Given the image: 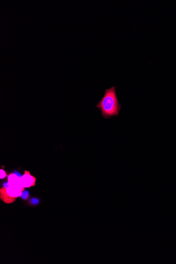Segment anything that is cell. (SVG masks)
Returning a JSON list of instances; mask_svg holds the SVG:
<instances>
[{
	"mask_svg": "<svg viewBox=\"0 0 176 264\" xmlns=\"http://www.w3.org/2000/svg\"><path fill=\"white\" fill-rule=\"evenodd\" d=\"M96 107L101 110L103 116L106 119L119 115L121 106L118 101L115 86L106 90L102 100L98 102Z\"/></svg>",
	"mask_w": 176,
	"mask_h": 264,
	"instance_id": "1",
	"label": "cell"
},
{
	"mask_svg": "<svg viewBox=\"0 0 176 264\" xmlns=\"http://www.w3.org/2000/svg\"><path fill=\"white\" fill-rule=\"evenodd\" d=\"M36 183V178L31 175L29 171L25 170L24 175L20 178V185L25 189L35 186Z\"/></svg>",
	"mask_w": 176,
	"mask_h": 264,
	"instance_id": "3",
	"label": "cell"
},
{
	"mask_svg": "<svg viewBox=\"0 0 176 264\" xmlns=\"http://www.w3.org/2000/svg\"><path fill=\"white\" fill-rule=\"evenodd\" d=\"M7 185L21 186L20 178L15 173H10L8 177Z\"/></svg>",
	"mask_w": 176,
	"mask_h": 264,
	"instance_id": "4",
	"label": "cell"
},
{
	"mask_svg": "<svg viewBox=\"0 0 176 264\" xmlns=\"http://www.w3.org/2000/svg\"><path fill=\"white\" fill-rule=\"evenodd\" d=\"M24 191L25 188L21 186H4L0 189V199L7 204H12L23 195Z\"/></svg>",
	"mask_w": 176,
	"mask_h": 264,
	"instance_id": "2",
	"label": "cell"
},
{
	"mask_svg": "<svg viewBox=\"0 0 176 264\" xmlns=\"http://www.w3.org/2000/svg\"><path fill=\"white\" fill-rule=\"evenodd\" d=\"M0 172H1V175H0V179L3 180L7 177V173L4 170L1 169V171H0Z\"/></svg>",
	"mask_w": 176,
	"mask_h": 264,
	"instance_id": "5",
	"label": "cell"
}]
</instances>
